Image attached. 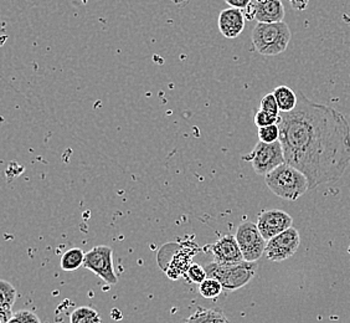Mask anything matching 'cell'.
I'll use <instances>...</instances> for the list:
<instances>
[{
    "label": "cell",
    "instance_id": "obj_1",
    "mask_svg": "<svg viewBox=\"0 0 350 323\" xmlns=\"http://www.w3.org/2000/svg\"><path fill=\"white\" fill-rule=\"evenodd\" d=\"M278 126L286 163L307 177L310 189L342 178L350 166V125L340 112L301 92Z\"/></svg>",
    "mask_w": 350,
    "mask_h": 323
},
{
    "label": "cell",
    "instance_id": "obj_2",
    "mask_svg": "<svg viewBox=\"0 0 350 323\" xmlns=\"http://www.w3.org/2000/svg\"><path fill=\"white\" fill-rule=\"evenodd\" d=\"M265 182L273 194L288 202H295L310 189L307 177L287 163L266 175Z\"/></svg>",
    "mask_w": 350,
    "mask_h": 323
},
{
    "label": "cell",
    "instance_id": "obj_3",
    "mask_svg": "<svg viewBox=\"0 0 350 323\" xmlns=\"http://www.w3.org/2000/svg\"><path fill=\"white\" fill-rule=\"evenodd\" d=\"M291 38L290 27L284 21L273 24L257 23L251 34L254 49L263 56H277L284 53Z\"/></svg>",
    "mask_w": 350,
    "mask_h": 323
},
{
    "label": "cell",
    "instance_id": "obj_4",
    "mask_svg": "<svg viewBox=\"0 0 350 323\" xmlns=\"http://www.w3.org/2000/svg\"><path fill=\"white\" fill-rule=\"evenodd\" d=\"M208 276L221 283L226 291H236L254 279L257 271L256 263L241 261L236 263H208L205 266Z\"/></svg>",
    "mask_w": 350,
    "mask_h": 323
},
{
    "label": "cell",
    "instance_id": "obj_5",
    "mask_svg": "<svg viewBox=\"0 0 350 323\" xmlns=\"http://www.w3.org/2000/svg\"><path fill=\"white\" fill-rule=\"evenodd\" d=\"M243 161L250 162L256 175L265 177L286 163L282 144L280 141L275 143L257 142L252 152L243 155Z\"/></svg>",
    "mask_w": 350,
    "mask_h": 323
},
{
    "label": "cell",
    "instance_id": "obj_6",
    "mask_svg": "<svg viewBox=\"0 0 350 323\" xmlns=\"http://www.w3.org/2000/svg\"><path fill=\"white\" fill-rule=\"evenodd\" d=\"M236 240L243 253V260L247 263H256L266 251L267 240L257 228V224L245 222L236 230Z\"/></svg>",
    "mask_w": 350,
    "mask_h": 323
},
{
    "label": "cell",
    "instance_id": "obj_7",
    "mask_svg": "<svg viewBox=\"0 0 350 323\" xmlns=\"http://www.w3.org/2000/svg\"><path fill=\"white\" fill-rule=\"evenodd\" d=\"M83 268L101 277L108 285H116L118 283V277L116 275L113 268V251L109 246H94V249L86 253Z\"/></svg>",
    "mask_w": 350,
    "mask_h": 323
},
{
    "label": "cell",
    "instance_id": "obj_8",
    "mask_svg": "<svg viewBox=\"0 0 350 323\" xmlns=\"http://www.w3.org/2000/svg\"><path fill=\"white\" fill-rule=\"evenodd\" d=\"M301 245V236L295 228H290L282 234L267 242L265 255L269 261L281 263L295 255Z\"/></svg>",
    "mask_w": 350,
    "mask_h": 323
},
{
    "label": "cell",
    "instance_id": "obj_9",
    "mask_svg": "<svg viewBox=\"0 0 350 323\" xmlns=\"http://www.w3.org/2000/svg\"><path fill=\"white\" fill-rule=\"evenodd\" d=\"M257 228L263 237L269 242L272 237L282 234L283 231L292 228L293 219L283 210L272 209L262 211L257 218Z\"/></svg>",
    "mask_w": 350,
    "mask_h": 323
},
{
    "label": "cell",
    "instance_id": "obj_10",
    "mask_svg": "<svg viewBox=\"0 0 350 323\" xmlns=\"http://www.w3.org/2000/svg\"><path fill=\"white\" fill-rule=\"evenodd\" d=\"M245 13L250 21L255 19L257 23L273 24L283 21L286 12L281 0H256L246 9Z\"/></svg>",
    "mask_w": 350,
    "mask_h": 323
},
{
    "label": "cell",
    "instance_id": "obj_11",
    "mask_svg": "<svg viewBox=\"0 0 350 323\" xmlns=\"http://www.w3.org/2000/svg\"><path fill=\"white\" fill-rule=\"evenodd\" d=\"M217 263H236L245 261L243 253L237 244L236 236L225 235L209 248Z\"/></svg>",
    "mask_w": 350,
    "mask_h": 323
},
{
    "label": "cell",
    "instance_id": "obj_12",
    "mask_svg": "<svg viewBox=\"0 0 350 323\" xmlns=\"http://www.w3.org/2000/svg\"><path fill=\"white\" fill-rule=\"evenodd\" d=\"M245 13L240 9L228 8L219 14L217 27L224 38L235 39L245 29Z\"/></svg>",
    "mask_w": 350,
    "mask_h": 323
},
{
    "label": "cell",
    "instance_id": "obj_13",
    "mask_svg": "<svg viewBox=\"0 0 350 323\" xmlns=\"http://www.w3.org/2000/svg\"><path fill=\"white\" fill-rule=\"evenodd\" d=\"M272 94H275V97H276V101L278 103V107H280L281 114L291 112V111H293L297 107L298 96L288 86L281 85V86L275 88V91Z\"/></svg>",
    "mask_w": 350,
    "mask_h": 323
},
{
    "label": "cell",
    "instance_id": "obj_14",
    "mask_svg": "<svg viewBox=\"0 0 350 323\" xmlns=\"http://www.w3.org/2000/svg\"><path fill=\"white\" fill-rule=\"evenodd\" d=\"M184 323H230L221 310L217 309H199Z\"/></svg>",
    "mask_w": 350,
    "mask_h": 323
},
{
    "label": "cell",
    "instance_id": "obj_15",
    "mask_svg": "<svg viewBox=\"0 0 350 323\" xmlns=\"http://www.w3.org/2000/svg\"><path fill=\"white\" fill-rule=\"evenodd\" d=\"M86 253L80 248L70 249L61 256L60 266L64 271H75L83 266Z\"/></svg>",
    "mask_w": 350,
    "mask_h": 323
},
{
    "label": "cell",
    "instance_id": "obj_16",
    "mask_svg": "<svg viewBox=\"0 0 350 323\" xmlns=\"http://www.w3.org/2000/svg\"><path fill=\"white\" fill-rule=\"evenodd\" d=\"M101 316L97 311L82 306L71 313L70 323H101Z\"/></svg>",
    "mask_w": 350,
    "mask_h": 323
},
{
    "label": "cell",
    "instance_id": "obj_17",
    "mask_svg": "<svg viewBox=\"0 0 350 323\" xmlns=\"http://www.w3.org/2000/svg\"><path fill=\"white\" fill-rule=\"evenodd\" d=\"M16 289L13 285L5 280L0 281V307L3 309H13L16 300Z\"/></svg>",
    "mask_w": 350,
    "mask_h": 323
},
{
    "label": "cell",
    "instance_id": "obj_18",
    "mask_svg": "<svg viewBox=\"0 0 350 323\" xmlns=\"http://www.w3.org/2000/svg\"><path fill=\"white\" fill-rule=\"evenodd\" d=\"M222 289L224 287H222L221 283L211 277H208L204 283L199 285V294L204 298H208V300H213V298L220 296Z\"/></svg>",
    "mask_w": 350,
    "mask_h": 323
},
{
    "label": "cell",
    "instance_id": "obj_19",
    "mask_svg": "<svg viewBox=\"0 0 350 323\" xmlns=\"http://www.w3.org/2000/svg\"><path fill=\"white\" fill-rule=\"evenodd\" d=\"M258 141L263 143H275L280 141V126L278 125H271L267 127L258 128Z\"/></svg>",
    "mask_w": 350,
    "mask_h": 323
},
{
    "label": "cell",
    "instance_id": "obj_20",
    "mask_svg": "<svg viewBox=\"0 0 350 323\" xmlns=\"http://www.w3.org/2000/svg\"><path fill=\"white\" fill-rule=\"evenodd\" d=\"M185 277L188 279L190 283L200 285V283H204L209 276H208V272H206L205 268H202L199 263H191V265L189 266L188 271L185 272Z\"/></svg>",
    "mask_w": 350,
    "mask_h": 323
},
{
    "label": "cell",
    "instance_id": "obj_21",
    "mask_svg": "<svg viewBox=\"0 0 350 323\" xmlns=\"http://www.w3.org/2000/svg\"><path fill=\"white\" fill-rule=\"evenodd\" d=\"M260 109L265 111V112H269L271 115L280 116L281 111L278 107V103L276 101V97L273 94H267L266 96H263L262 100L260 102Z\"/></svg>",
    "mask_w": 350,
    "mask_h": 323
},
{
    "label": "cell",
    "instance_id": "obj_22",
    "mask_svg": "<svg viewBox=\"0 0 350 323\" xmlns=\"http://www.w3.org/2000/svg\"><path fill=\"white\" fill-rule=\"evenodd\" d=\"M280 123V116H273L265 112V111H257L255 115V125L257 127L262 128L271 126V125H278Z\"/></svg>",
    "mask_w": 350,
    "mask_h": 323
},
{
    "label": "cell",
    "instance_id": "obj_23",
    "mask_svg": "<svg viewBox=\"0 0 350 323\" xmlns=\"http://www.w3.org/2000/svg\"><path fill=\"white\" fill-rule=\"evenodd\" d=\"M14 316L16 317L21 323H41L40 318L30 311H18Z\"/></svg>",
    "mask_w": 350,
    "mask_h": 323
},
{
    "label": "cell",
    "instance_id": "obj_24",
    "mask_svg": "<svg viewBox=\"0 0 350 323\" xmlns=\"http://www.w3.org/2000/svg\"><path fill=\"white\" fill-rule=\"evenodd\" d=\"M225 3L229 5L230 8L234 9H240V10H246L247 8L252 4V0H225Z\"/></svg>",
    "mask_w": 350,
    "mask_h": 323
},
{
    "label": "cell",
    "instance_id": "obj_25",
    "mask_svg": "<svg viewBox=\"0 0 350 323\" xmlns=\"http://www.w3.org/2000/svg\"><path fill=\"white\" fill-rule=\"evenodd\" d=\"M14 315L12 312V309H3V307H0V323H8L12 318H13Z\"/></svg>",
    "mask_w": 350,
    "mask_h": 323
},
{
    "label": "cell",
    "instance_id": "obj_26",
    "mask_svg": "<svg viewBox=\"0 0 350 323\" xmlns=\"http://www.w3.org/2000/svg\"><path fill=\"white\" fill-rule=\"evenodd\" d=\"M8 323H21L19 322V320H18V318H16V317L14 316L13 318H12V320H10V321H9V322Z\"/></svg>",
    "mask_w": 350,
    "mask_h": 323
},
{
    "label": "cell",
    "instance_id": "obj_27",
    "mask_svg": "<svg viewBox=\"0 0 350 323\" xmlns=\"http://www.w3.org/2000/svg\"><path fill=\"white\" fill-rule=\"evenodd\" d=\"M288 1H291V4H292V5H295L298 0H288Z\"/></svg>",
    "mask_w": 350,
    "mask_h": 323
}]
</instances>
